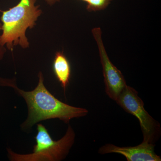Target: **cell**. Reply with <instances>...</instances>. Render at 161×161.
<instances>
[{"label":"cell","mask_w":161,"mask_h":161,"mask_svg":"<svg viewBox=\"0 0 161 161\" xmlns=\"http://www.w3.org/2000/svg\"><path fill=\"white\" fill-rule=\"evenodd\" d=\"M155 144L143 141L135 147H119L112 144L102 146L98 153L101 154L115 153L124 156L128 161H161L160 156L154 151Z\"/></svg>","instance_id":"6"},{"label":"cell","mask_w":161,"mask_h":161,"mask_svg":"<svg viewBox=\"0 0 161 161\" xmlns=\"http://www.w3.org/2000/svg\"><path fill=\"white\" fill-rule=\"evenodd\" d=\"M75 132L69 125L65 134L58 141L53 139L45 126L37 125L36 144L33 151L27 154H20L7 148V156L11 161H60L68 155L75 143Z\"/></svg>","instance_id":"3"},{"label":"cell","mask_w":161,"mask_h":161,"mask_svg":"<svg viewBox=\"0 0 161 161\" xmlns=\"http://www.w3.org/2000/svg\"><path fill=\"white\" fill-rule=\"evenodd\" d=\"M53 70L65 94L67 87L69 83L71 67L69 61L62 52L56 53L53 63Z\"/></svg>","instance_id":"7"},{"label":"cell","mask_w":161,"mask_h":161,"mask_svg":"<svg viewBox=\"0 0 161 161\" xmlns=\"http://www.w3.org/2000/svg\"><path fill=\"white\" fill-rule=\"evenodd\" d=\"M37 86L31 91H25L18 87L15 78L0 77V86L9 87L24 99L28 109L27 118L20 125L21 130L29 132L36 124L42 121L58 119L69 124L74 118L86 116L88 110L70 105L56 98L47 89L42 72L38 75Z\"/></svg>","instance_id":"1"},{"label":"cell","mask_w":161,"mask_h":161,"mask_svg":"<svg viewBox=\"0 0 161 161\" xmlns=\"http://www.w3.org/2000/svg\"><path fill=\"white\" fill-rule=\"evenodd\" d=\"M36 2V0H20L16 6L8 10L0 9L3 31L0 35L1 45L6 46L12 51L17 45L23 48L29 47L26 30L34 27L36 21L42 14L40 6H35Z\"/></svg>","instance_id":"2"},{"label":"cell","mask_w":161,"mask_h":161,"mask_svg":"<svg viewBox=\"0 0 161 161\" xmlns=\"http://www.w3.org/2000/svg\"><path fill=\"white\" fill-rule=\"evenodd\" d=\"M92 34L98 46L101 63L103 68L107 95L113 100H116L127 85L122 73L112 63L105 49L99 27L92 30Z\"/></svg>","instance_id":"5"},{"label":"cell","mask_w":161,"mask_h":161,"mask_svg":"<svg viewBox=\"0 0 161 161\" xmlns=\"http://www.w3.org/2000/svg\"><path fill=\"white\" fill-rule=\"evenodd\" d=\"M45 1L50 6H52L57 2H60L61 0H45Z\"/></svg>","instance_id":"10"},{"label":"cell","mask_w":161,"mask_h":161,"mask_svg":"<svg viewBox=\"0 0 161 161\" xmlns=\"http://www.w3.org/2000/svg\"><path fill=\"white\" fill-rule=\"evenodd\" d=\"M87 4L86 9L89 12L103 10L109 5L112 0H81Z\"/></svg>","instance_id":"8"},{"label":"cell","mask_w":161,"mask_h":161,"mask_svg":"<svg viewBox=\"0 0 161 161\" xmlns=\"http://www.w3.org/2000/svg\"><path fill=\"white\" fill-rule=\"evenodd\" d=\"M2 23H0V31L2 30ZM6 49L5 46H3L0 44V62L4 58L5 53H6Z\"/></svg>","instance_id":"9"},{"label":"cell","mask_w":161,"mask_h":161,"mask_svg":"<svg viewBox=\"0 0 161 161\" xmlns=\"http://www.w3.org/2000/svg\"><path fill=\"white\" fill-rule=\"evenodd\" d=\"M115 102L126 112L138 119L143 136V141L155 144L160 137V124L145 109L143 101L139 96L138 92L127 85Z\"/></svg>","instance_id":"4"}]
</instances>
